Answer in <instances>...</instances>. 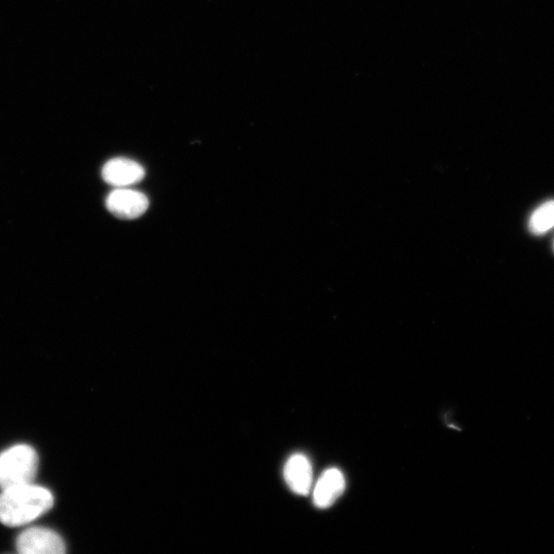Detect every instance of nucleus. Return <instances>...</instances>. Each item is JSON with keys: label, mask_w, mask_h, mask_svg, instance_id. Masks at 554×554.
Returning a JSON list of instances; mask_svg holds the SVG:
<instances>
[{"label": "nucleus", "mask_w": 554, "mask_h": 554, "mask_svg": "<svg viewBox=\"0 0 554 554\" xmlns=\"http://www.w3.org/2000/svg\"><path fill=\"white\" fill-rule=\"evenodd\" d=\"M54 505V496L46 488L22 485L0 494V523L21 527L43 516Z\"/></svg>", "instance_id": "obj_1"}, {"label": "nucleus", "mask_w": 554, "mask_h": 554, "mask_svg": "<svg viewBox=\"0 0 554 554\" xmlns=\"http://www.w3.org/2000/svg\"><path fill=\"white\" fill-rule=\"evenodd\" d=\"M38 470V455L27 445L14 446L0 454V488L32 484Z\"/></svg>", "instance_id": "obj_2"}, {"label": "nucleus", "mask_w": 554, "mask_h": 554, "mask_svg": "<svg viewBox=\"0 0 554 554\" xmlns=\"http://www.w3.org/2000/svg\"><path fill=\"white\" fill-rule=\"evenodd\" d=\"M107 210L117 218L133 220L143 216L149 208L148 197L129 187L116 188L107 197Z\"/></svg>", "instance_id": "obj_3"}, {"label": "nucleus", "mask_w": 554, "mask_h": 554, "mask_svg": "<svg viewBox=\"0 0 554 554\" xmlns=\"http://www.w3.org/2000/svg\"><path fill=\"white\" fill-rule=\"evenodd\" d=\"M17 549L23 554H62L66 546L58 533L46 528H31L18 537Z\"/></svg>", "instance_id": "obj_4"}, {"label": "nucleus", "mask_w": 554, "mask_h": 554, "mask_svg": "<svg viewBox=\"0 0 554 554\" xmlns=\"http://www.w3.org/2000/svg\"><path fill=\"white\" fill-rule=\"evenodd\" d=\"M104 181L116 188L130 187L145 177L144 168L129 158H113L102 169Z\"/></svg>", "instance_id": "obj_5"}, {"label": "nucleus", "mask_w": 554, "mask_h": 554, "mask_svg": "<svg viewBox=\"0 0 554 554\" xmlns=\"http://www.w3.org/2000/svg\"><path fill=\"white\" fill-rule=\"evenodd\" d=\"M345 485V478L339 469L326 470L314 488L315 506L322 509L332 506L343 494Z\"/></svg>", "instance_id": "obj_6"}, {"label": "nucleus", "mask_w": 554, "mask_h": 554, "mask_svg": "<svg viewBox=\"0 0 554 554\" xmlns=\"http://www.w3.org/2000/svg\"><path fill=\"white\" fill-rule=\"evenodd\" d=\"M284 476L294 493L301 496L309 494L312 487L313 472L311 463L305 455H293L286 463Z\"/></svg>", "instance_id": "obj_7"}, {"label": "nucleus", "mask_w": 554, "mask_h": 554, "mask_svg": "<svg viewBox=\"0 0 554 554\" xmlns=\"http://www.w3.org/2000/svg\"><path fill=\"white\" fill-rule=\"evenodd\" d=\"M554 227V201L541 205L532 214L529 229L535 235L545 234Z\"/></svg>", "instance_id": "obj_8"}, {"label": "nucleus", "mask_w": 554, "mask_h": 554, "mask_svg": "<svg viewBox=\"0 0 554 554\" xmlns=\"http://www.w3.org/2000/svg\"><path fill=\"white\" fill-rule=\"evenodd\" d=\"M553 249H554V244H553Z\"/></svg>", "instance_id": "obj_9"}]
</instances>
